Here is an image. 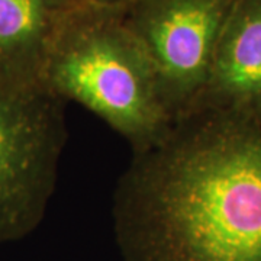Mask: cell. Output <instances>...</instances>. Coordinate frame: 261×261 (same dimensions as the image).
Instances as JSON below:
<instances>
[{"instance_id": "6da1fadb", "label": "cell", "mask_w": 261, "mask_h": 261, "mask_svg": "<svg viewBox=\"0 0 261 261\" xmlns=\"http://www.w3.org/2000/svg\"><path fill=\"white\" fill-rule=\"evenodd\" d=\"M113 221L126 261H261V123L183 115L134 151Z\"/></svg>"}, {"instance_id": "7a4b0ae2", "label": "cell", "mask_w": 261, "mask_h": 261, "mask_svg": "<svg viewBox=\"0 0 261 261\" xmlns=\"http://www.w3.org/2000/svg\"><path fill=\"white\" fill-rule=\"evenodd\" d=\"M42 86L77 102L140 151L173 125L148 57L121 9L68 5L49 45Z\"/></svg>"}, {"instance_id": "3957f363", "label": "cell", "mask_w": 261, "mask_h": 261, "mask_svg": "<svg viewBox=\"0 0 261 261\" xmlns=\"http://www.w3.org/2000/svg\"><path fill=\"white\" fill-rule=\"evenodd\" d=\"M67 140L64 102L44 86L0 83V241L37 226Z\"/></svg>"}, {"instance_id": "277c9868", "label": "cell", "mask_w": 261, "mask_h": 261, "mask_svg": "<svg viewBox=\"0 0 261 261\" xmlns=\"http://www.w3.org/2000/svg\"><path fill=\"white\" fill-rule=\"evenodd\" d=\"M235 0H134L122 18L148 57L173 122L203 93Z\"/></svg>"}, {"instance_id": "5b68a950", "label": "cell", "mask_w": 261, "mask_h": 261, "mask_svg": "<svg viewBox=\"0 0 261 261\" xmlns=\"http://www.w3.org/2000/svg\"><path fill=\"white\" fill-rule=\"evenodd\" d=\"M196 109L261 123V0H235Z\"/></svg>"}, {"instance_id": "8992f818", "label": "cell", "mask_w": 261, "mask_h": 261, "mask_svg": "<svg viewBox=\"0 0 261 261\" xmlns=\"http://www.w3.org/2000/svg\"><path fill=\"white\" fill-rule=\"evenodd\" d=\"M68 0H0V83L42 86L49 45Z\"/></svg>"}, {"instance_id": "52a82bcc", "label": "cell", "mask_w": 261, "mask_h": 261, "mask_svg": "<svg viewBox=\"0 0 261 261\" xmlns=\"http://www.w3.org/2000/svg\"><path fill=\"white\" fill-rule=\"evenodd\" d=\"M134 0H68L70 5H87L97 8H111V9H123Z\"/></svg>"}]
</instances>
